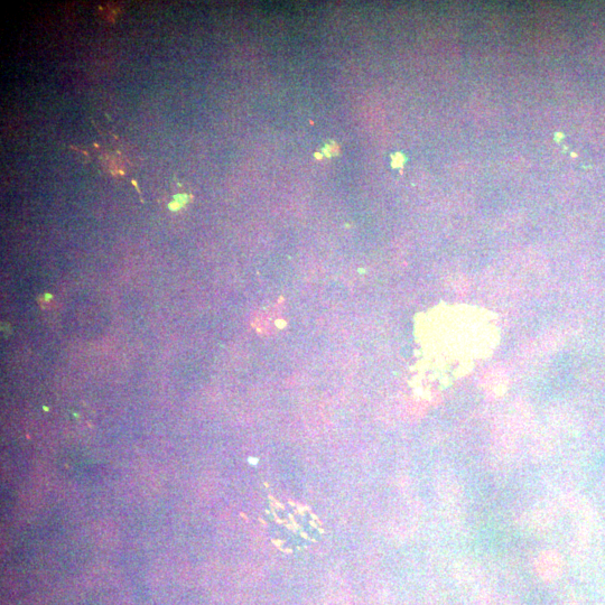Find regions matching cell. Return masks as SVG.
Here are the masks:
<instances>
[{"label":"cell","mask_w":605,"mask_h":605,"mask_svg":"<svg viewBox=\"0 0 605 605\" xmlns=\"http://www.w3.org/2000/svg\"><path fill=\"white\" fill-rule=\"evenodd\" d=\"M535 567L545 579H554L562 570V555L556 549H545L537 555Z\"/></svg>","instance_id":"6da1fadb"},{"label":"cell","mask_w":605,"mask_h":605,"mask_svg":"<svg viewBox=\"0 0 605 605\" xmlns=\"http://www.w3.org/2000/svg\"><path fill=\"white\" fill-rule=\"evenodd\" d=\"M556 515L553 508H538L527 515L526 524L534 529H546L554 524Z\"/></svg>","instance_id":"7a4b0ae2"}]
</instances>
